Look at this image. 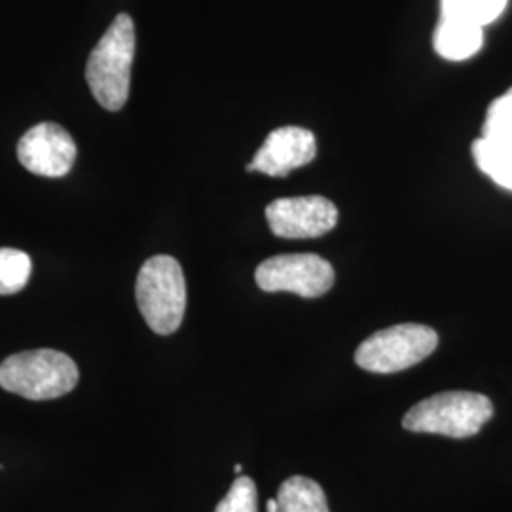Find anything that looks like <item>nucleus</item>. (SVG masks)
<instances>
[{
	"label": "nucleus",
	"mask_w": 512,
	"mask_h": 512,
	"mask_svg": "<svg viewBox=\"0 0 512 512\" xmlns=\"http://www.w3.org/2000/svg\"><path fill=\"white\" fill-rule=\"evenodd\" d=\"M135 42L133 19L118 14L88 57L86 80L103 109L114 112L128 103Z\"/></svg>",
	"instance_id": "f257e3e1"
},
{
	"label": "nucleus",
	"mask_w": 512,
	"mask_h": 512,
	"mask_svg": "<svg viewBox=\"0 0 512 512\" xmlns=\"http://www.w3.org/2000/svg\"><path fill=\"white\" fill-rule=\"evenodd\" d=\"M78 366L55 349H31L8 357L0 365V387L29 401H52L78 384Z\"/></svg>",
	"instance_id": "f03ea898"
},
{
	"label": "nucleus",
	"mask_w": 512,
	"mask_h": 512,
	"mask_svg": "<svg viewBox=\"0 0 512 512\" xmlns=\"http://www.w3.org/2000/svg\"><path fill=\"white\" fill-rule=\"evenodd\" d=\"M494 404L480 393L446 391L412 406L403 427L412 433H433L450 439H469L492 420Z\"/></svg>",
	"instance_id": "7ed1b4c3"
},
{
	"label": "nucleus",
	"mask_w": 512,
	"mask_h": 512,
	"mask_svg": "<svg viewBox=\"0 0 512 512\" xmlns=\"http://www.w3.org/2000/svg\"><path fill=\"white\" fill-rule=\"evenodd\" d=\"M135 296L139 311L156 334H173L181 327L186 311L183 268L173 256L148 258L137 275Z\"/></svg>",
	"instance_id": "20e7f679"
},
{
	"label": "nucleus",
	"mask_w": 512,
	"mask_h": 512,
	"mask_svg": "<svg viewBox=\"0 0 512 512\" xmlns=\"http://www.w3.org/2000/svg\"><path fill=\"white\" fill-rule=\"evenodd\" d=\"M439 346V334L427 325L403 323L374 332L355 351V363L366 372L393 374L427 359Z\"/></svg>",
	"instance_id": "39448f33"
},
{
	"label": "nucleus",
	"mask_w": 512,
	"mask_h": 512,
	"mask_svg": "<svg viewBox=\"0 0 512 512\" xmlns=\"http://www.w3.org/2000/svg\"><path fill=\"white\" fill-rule=\"evenodd\" d=\"M256 285L264 293H293L302 298H319L334 285V268L319 255H279L256 268Z\"/></svg>",
	"instance_id": "423d86ee"
},
{
	"label": "nucleus",
	"mask_w": 512,
	"mask_h": 512,
	"mask_svg": "<svg viewBox=\"0 0 512 512\" xmlns=\"http://www.w3.org/2000/svg\"><path fill=\"white\" fill-rule=\"evenodd\" d=\"M266 220L277 238H321L338 224V209L323 196L281 198L266 207Z\"/></svg>",
	"instance_id": "0eeeda50"
},
{
	"label": "nucleus",
	"mask_w": 512,
	"mask_h": 512,
	"mask_svg": "<svg viewBox=\"0 0 512 512\" xmlns=\"http://www.w3.org/2000/svg\"><path fill=\"white\" fill-rule=\"evenodd\" d=\"M21 165L40 177H65L76 160V143L59 124L42 122L29 129L18 143Z\"/></svg>",
	"instance_id": "6e6552de"
},
{
	"label": "nucleus",
	"mask_w": 512,
	"mask_h": 512,
	"mask_svg": "<svg viewBox=\"0 0 512 512\" xmlns=\"http://www.w3.org/2000/svg\"><path fill=\"white\" fill-rule=\"evenodd\" d=\"M317 143L310 129L285 126L275 129L258 148L247 171H258L268 177H287L291 171L313 162Z\"/></svg>",
	"instance_id": "1a4fd4ad"
},
{
	"label": "nucleus",
	"mask_w": 512,
	"mask_h": 512,
	"mask_svg": "<svg viewBox=\"0 0 512 512\" xmlns=\"http://www.w3.org/2000/svg\"><path fill=\"white\" fill-rule=\"evenodd\" d=\"M484 42V29L459 19L440 18L435 29V52L448 61H465L478 54Z\"/></svg>",
	"instance_id": "9d476101"
},
{
	"label": "nucleus",
	"mask_w": 512,
	"mask_h": 512,
	"mask_svg": "<svg viewBox=\"0 0 512 512\" xmlns=\"http://www.w3.org/2000/svg\"><path fill=\"white\" fill-rule=\"evenodd\" d=\"M275 499L279 512H330L325 490L308 476L287 478Z\"/></svg>",
	"instance_id": "9b49d317"
},
{
	"label": "nucleus",
	"mask_w": 512,
	"mask_h": 512,
	"mask_svg": "<svg viewBox=\"0 0 512 512\" xmlns=\"http://www.w3.org/2000/svg\"><path fill=\"white\" fill-rule=\"evenodd\" d=\"M473 156L482 173L499 186L512 190V141L480 137L473 143Z\"/></svg>",
	"instance_id": "f8f14e48"
},
{
	"label": "nucleus",
	"mask_w": 512,
	"mask_h": 512,
	"mask_svg": "<svg viewBox=\"0 0 512 512\" xmlns=\"http://www.w3.org/2000/svg\"><path fill=\"white\" fill-rule=\"evenodd\" d=\"M509 0H440V18L459 19L476 27H486L499 18Z\"/></svg>",
	"instance_id": "ddd939ff"
},
{
	"label": "nucleus",
	"mask_w": 512,
	"mask_h": 512,
	"mask_svg": "<svg viewBox=\"0 0 512 512\" xmlns=\"http://www.w3.org/2000/svg\"><path fill=\"white\" fill-rule=\"evenodd\" d=\"M31 256L19 249H0V296L16 294L25 289L31 279Z\"/></svg>",
	"instance_id": "4468645a"
},
{
	"label": "nucleus",
	"mask_w": 512,
	"mask_h": 512,
	"mask_svg": "<svg viewBox=\"0 0 512 512\" xmlns=\"http://www.w3.org/2000/svg\"><path fill=\"white\" fill-rule=\"evenodd\" d=\"M482 137L495 141H512V88L490 105Z\"/></svg>",
	"instance_id": "2eb2a0df"
},
{
	"label": "nucleus",
	"mask_w": 512,
	"mask_h": 512,
	"mask_svg": "<svg viewBox=\"0 0 512 512\" xmlns=\"http://www.w3.org/2000/svg\"><path fill=\"white\" fill-rule=\"evenodd\" d=\"M215 512H258V492L253 478L238 476Z\"/></svg>",
	"instance_id": "dca6fc26"
},
{
	"label": "nucleus",
	"mask_w": 512,
	"mask_h": 512,
	"mask_svg": "<svg viewBox=\"0 0 512 512\" xmlns=\"http://www.w3.org/2000/svg\"><path fill=\"white\" fill-rule=\"evenodd\" d=\"M266 512H279L277 499H268V503H266Z\"/></svg>",
	"instance_id": "f3484780"
},
{
	"label": "nucleus",
	"mask_w": 512,
	"mask_h": 512,
	"mask_svg": "<svg viewBox=\"0 0 512 512\" xmlns=\"http://www.w3.org/2000/svg\"><path fill=\"white\" fill-rule=\"evenodd\" d=\"M241 469H243L241 465H236V467H234V471H236V473H241Z\"/></svg>",
	"instance_id": "a211bd4d"
}]
</instances>
